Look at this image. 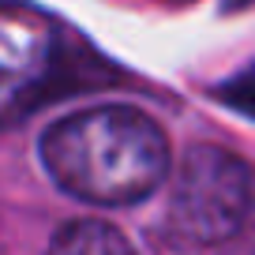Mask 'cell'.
I'll return each mask as SVG.
<instances>
[{
  "label": "cell",
  "instance_id": "1",
  "mask_svg": "<svg viewBox=\"0 0 255 255\" xmlns=\"http://www.w3.org/2000/svg\"><path fill=\"white\" fill-rule=\"evenodd\" d=\"M41 165L53 184L94 207H131L165 184L169 139L161 124L131 105H94L41 131Z\"/></svg>",
  "mask_w": 255,
  "mask_h": 255
},
{
  "label": "cell",
  "instance_id": "2",
  "mask_svg": "<svg viewBox=\"0 0 255 255\" xmlns=\"http://www.w3.org/2000/svg\"><path fill=\"white\" fill-rule=\"evenodd\" d=\"M255 218V169L240 154L195 143L169 191V225L191 244H225Z\"/></svg>",
  "mask_w": 255,
  "mask_h": 255
},
{
  "label": "cell",
  "instance_id": "3",
  "mask_svg": "<svg viewBox=\"0 0 255 255\" xmlns=\"http://www.w3.org/2000/svg\"><path fill=\"white\" fill-rule=\"evenodd\" d=\"M56 64V30L45 15L0 8V124L38 102Z\"/></svg>",
  "mask_w": 255,
  "mask_h": 255
},
{
  "label": "cell",
  "instance_id": "4",
  "mask_svg": "<svg viewBox=\"0 0 255 255\" xmlns=\"http://www.w3.org/2000/svg\"><path fill=\"white\" fill-rule=\"evenodd\" d=\"M49 255H135V248L117 225L98 218H75L56 229Z\"/></svg>",
  "mask_w": 255,
  "mask_h": 255
}]
</instances>
